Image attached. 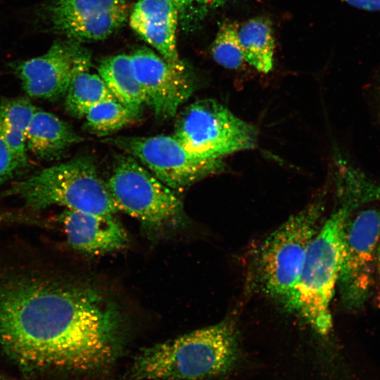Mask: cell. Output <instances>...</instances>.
<instances>
[{
  "mask_svg": "<svg viewBox=\"0 0 380 380\" xmlns=\"http://www.w3.org/2000/svg\"><path fill=\"white\" fill-rule=\"evenodd\" d=\"M240 357L236 329L223 321L141 350L118 380H210L234 370Z\"/></svg>",
  "mask_w": 380,
  "mask_h": 380,
  "instance_id": "7a4b0ae2",
  "label": "cell"
},
{
  "mask_svg": "<svg viewBox=\"0 0 380 380\" xmlns=\"http://www.w3.org/2000/svg\"><path fill=\"white\" fill-rule=\"evenodd\" d=\"M238 29L239 25L236 23H223L211 46L213 59L226 68L237 69L244 61L238 38Z\"/></svg>",
  "mask_w": 380,
  "mask_h": 380,
  "instance_id": "44dd1931",
  "label": "cell"
},
{
  "mask_svg": "<svg viewBox=\"0 0 380 380\" xmlns=\"http://www.w3.org/2000/svg\"><path fill=\"white\" fill-rule=\"evenodd\" d=\"M118 211L136 218L146 228L181 224L183 205L176 193L129 155H120L106 182Z\"/></svg>",
  "mask_w": 380,
  "mask_h": 380,
  "instance_id": "52a82bcc",
  "label": "cell"
},
{
  "mask_svg": "<svg viewBox=\"0 0 380 380\" xmlns=\"http://www.w3.org/2000/svg\"><path fill=\"white\" fill-rule=\"evenodd\" d=\"M371 91L375 114L378 120L380 122V74L376 78Z\"/></svg>",
  "mask_w": 380,
  "mask_h": 380,
  "instance_id": "d4e9b609",
  "label": "cell"
},
{
  "mask_svg": "<svg viewBox=\"0 0 380 380\" xmlns=\"http://www.w3.org/2000/svg\"><path fill=\"white\" fill-rule=\"evenodd\" d=\"M178 10L179 25L184 31L198 28L210 15L236 0H172Z\"/></svg>",
  "mask_w": 380,
  "mask_h": 380,
  "instance_id": "7402d4cb",
  "label": "cell"
},
{
  "mask_svg": "<svg viewBox=\"0 0 380 380\" xmlns=\"http://www.w3.org/2000/svg\"><path fill=\"white\" fill-rule=\"evenodd\" d=\"M68 243L75 249L99 255L122 248L127 233L114 215L65 210L60 216Z\"/></svg>",
  "mask_w": 380,
  "mask_h": 380,
  "instance_id": "5bb4252c",
  "label": "cell"
},
{
  "mask_svg": "<svg viewBox=\"0 0 380 380\" xmlns=\"http://www.w3.org/2000/svg\"><path fill=\"white\" fill-rule=\"evenodd\" d=\"M338 203L312 239L296 287L286 305L321 335L332 327L330 305L338 284L344 227L357 209L346 202Z\"/></svg>",
  "mask_w": 380,
  "mask_h": 380,
  "instance_id": "3957f363",
  "label": "cell"
},
{
  "mask_svg": "<svg viewBox=\"0 0 380 380\" xmlns=\"http://www.w3.org/2000/svg\"><path fill=\"white\" fill-rule=\"evenodd\" d=\"M5 191L4 196L18 197L34 210L61 205L102 215H114L118 211L106 182L85 157L44 168Z\"/></svg>",
  "mask_w": 380,
  "mask_h": 380,
  "instance_id": "277c9868",
  "label": "cell"
},
{
  "mask_svg": "<svg viewBox=\"0 0 380 380\" xmlns=\"http://www.w3.org/2000/svg\"><path fill=\"white\" fill-rule=\"evenodd\" d=\"M1 380H7V379H1Z\"/></svg>",
  "mask_w": 380,
  "mask_h": 380,
  "instance_id": "83f0119b",
  "label": "cell"
},
{
  "mask_svg": "<svg viewBox=\"0 0 380 380\" xmlns=\"http://www.w3.org/2000/svg\"><path fill=\"white\" fill-rule=\"evenodd\" d=\"M129 25L167 62L186 70L177 49L179 14L172 0H139L130 13Z\"/></svg>",
  "mask_w": 380,
  "mask_h": 380,
  "instance_id": "4fadbf2b",
  "label": "cell"
},
{
  "mask_svg": "<svg viewBox=\"0 0 380 380\" xmlns=\"http://www.w3.org/2000/svg\"><path fill=\"white\" fill-rule=\"evenodd\" d=\"M376 272L380 279V239L379 241L377 250H376Z\"/></svg>",
  "mask_w": 380,
  "mask_h": 380,
  "instance_id": "484cf974",
  "label": "cell"
},
{
  "mask_svg": "<svg viewBox=\"0 0 380 380\" xmlns=\"http://www.w3.org/2000/svg\"><path fill=\"white\" fill-rule=\"evenodd\" d=\"M380 239V208L359 210L347 220L343 230L337 286L344 306L362 307L373 287L376 250Z\"/></svg>",
  "mask_w": 380,
  "mask_h": 380,
  "instance_id": "ba28073f",
  "label": "cell"
},
{
  "mask_svg": "<svg viewBox=\"0 0 380 380\" xmlns=\"http://www.w3.org/2000/svg\"><path fill=\"white\" fill-rule=\"evenodd\" d=\"M98 74L118 101L140 115L146 97L134 74L129 55L104 58L98 67Z\"/></svg>",
  "mask_w": 380,
  "mask_h": 380,
  "instance_id": "e0dca14e",
  "label": "cell"
},
{
  "mask_svg": "<svg viewBox=\"0 0 380 380\" xmlns=\"http://www.w3.org/2000/svg\"><path fill=\"white\" fill-rule=\"evenodd\" d=\"M258 132L214 99L196 101L178 115L174 137L190 152L201 158L224 157L254 148Z\"/></svg>",
  "mask_w": 380,
  "mask_h": 380,
  "instance_id": "8992f818",
  "label": "cell"
},
{
  "mask_svg": "<svg viewBox=\"0 0 380 380\" xmlns=\"http://www.w3.org/2000/svg\"><path fill=\"white\" fill-rule=\"evenodd\" d=\"M118 308L89 286L38 277L0 279V348L27 370L111 367L123 353Z\"/></svg>",
  "mask_w": 380,
  "mask_h": 380,
  "instance_id": "6da1fadb",
  "label": "cell"
},
{
  "mask_svg": "<svg viewBox=\"0 0 380 380\" xmlns=\"http://www.w3.org/2000/svg\"><path fill=\"white\" fill-rule=\"evenodd\" d=\"M21 170L0 137V184L13 178Z\"/></svg>",
  "mask_w": 380,
  "mask_h": 380,
  "instance_id": "603a6c76",
  "label": "cell"
},
{
  "mask_svg": "<svg viewBox=\"0 0 380 380\" xmlns=\"http://www.w3.org/2000/svg\"><path fill=\"white\" fill-rule=\"evenodd\" d=\"M323 210L320 197L291 215L265 239L259 250V283L266 294L285 306L299 280Z\"/></svg>",
  "mask_w": 380,
  "mask_h": 380,
  "instance_id": "5b68a950",
  "label": "cell"
},
{
  "mask_svg": "<svg viewBox=\"0 0 380 380\" xmlns=\"http://www.w3.org/2000/svg\"><path fill=\"white\" fill-rule=\"evenodd\" d=\"M130 56L134 74L158 118L175 117L194 91L187 70H181L148 48H140Z\"/></svg>",
  "mask_w": 380,
  "mask_h": 380,
  "instance_id": "7c38bea8",
  "label": "cell"
},
{
  "mask_svg": "<svg viewBox=\"0 0 380 380\" xmlns=\"http://www.w3.org/2000/svg\"><path fill=\"white\" fill-rule=\"evenodd\" d=\"M139 114L116 99H108L91 107L84 115L85 127L91 133L106 135L134 122Z\"/></svg>",
  "mask_w": 380,
  "mask_h": 380,
  "instance_id": "ffe728a7",
  "label": "cell"
},
{
  "mask_svg": "<svg viewBox=\"0 0 380 380\" xmlns=\"http://www.w3.org/2000/svg\"><path fill=\"white\" fill-rule=\"evenodd\" d=\"M51 28L77 42L104 39L126 22L125 0H53L46 8Z\"/></svg>",
  "mask_w": 380,
  "mask_h": 380,
  "instance_id": "30bf717a",
  "label": "cell"
},
{
  "mask_svg": "<svg viewBox=\"0 0 380 380\" xmlns=\"http://www.w3.org/2000/svg\"><path fill=\"white\" fill-rule=\"evenodd\" d=\"M82 139L68 123L37 108L27 130L26 147L37 158L53 160Z\"/></svg>",
  "mask_w": 380,
  "mask_h": 380,
  "instance_id": "9a60e30c",
  "label": "cell"
},
{
  "mask_svg": "<svg viewBox=\"0 0 380 380\" xmlns=\"http://www.w3.org/2000/svg\"><path fill=\"white\" fill-rule=\"evenodd\" d=\"M104 141L141 162L176 194L220 169V160L192 153L174 136L118 137Z\"/></svg>",
  "mask_w": 380,
  "mask_h": 380,
  "instance_id": "9c48e42d",
  "label": "cell"
},
{
  "mask_svg": "<svg viewBox=\"0 0 380 380\" xmlns=\"http://www.w3.org/2000/svg\"><path fill=\"white\" fill-rule=\"evenodd\" d=\"M90 66L91 58L77 69L65 95L66 110L77 118L99 103L115 99L99 75L89 72Z\"/></svg>",
  "mask_w": 380,
  "mask_h": 380,
  "instance_id": "d6986e66",
  "label": "cell"
},
{
  "mask_svg": "<svg viewBox=\"0 0 380 380\" xmlns=\"http://www.w3.org/2000/svg\"><path fill=\"white\" fill-rule=\"evenodd\" d=\"M1 379H2V378H1V377H0V380H1Z\"/></svg>",
  "mask_w": 380,
  "mask_h": 380,
  "instance_id": "f1b7e54d",
  "label": "cell"
},
{
  "mask_svg": "<svg viewBox=\"0 0 380 380\" xmlns=\"http://www.w3.org/2000/svg\"><path fill=\"white\" fill-rule=\"evenodd\" d=\"M238 38L244 61L256 70L268 73L273 68L274 37L272 22L267 18H253L238 29Z\"/></svg>",
  "mask_w": 380,
  "mask_h": 380,
  "instance_id": "ac0fdd59",
  "label": "cell"
},
{
  "mask_svg": "<svg viewBox=\"0 0 380 380\" xmlns=\"http://www.w3.org/2000/svg\"><path fill=\"white\" fill-rule=\"evenodd\" d=\"M90 58L78 42L58 40L45 53L15 63L12 68L30 97L54 101L65 95L74 73Z\"/></svg>",
  "mask_w": 380,
  "mask_h": 380,
  "instance_id": "8fae6325",
  "label": "cell"
},
{
  "mask_svg": "<svg viewBox=\"0 0 380 380\" xmlns=\"http://www.w3.org/2000/svg\"><path fill=\"white\" fill-rule=\"evenodd\" d=\"M347 4L355 8L367 11H379L380 0H341Z\"/></svg>",
  "mask_w": 380,
  "mask_h": 380,
  "instance_id": "cb8c5ba5",
  "label": "cell"
},
{
  "mask_svg": "<svg viewBox=\"0 0 380 380\" xmlns=\"http://www.w3.org/2000/svg\"><path fill=\"white\" fill-rule=\"evenodd\" d=\"M37 108L27 97L0 102V137L23 170L27 167V133Z\"/></svg>",
  "mask_w": 380,
  "mask_h": 380,
  "instance_id": "2e32d148",
  "label": "cell"
},
{
  "mask_svg": "<svg viewBox=\"0 0 380 380\" xmlns=\"http://www.w3.org/2000/svg\"><path fill=\"white\" fill-rule=\"evenodd\" d=\"M6 215L0 212V222L5 220Z\"/></svg>",
  "mask_w": 380,
  "mask_h": 380,
  "instance_id": "4316f807",
  "label": "cell"
}]
</instances>
